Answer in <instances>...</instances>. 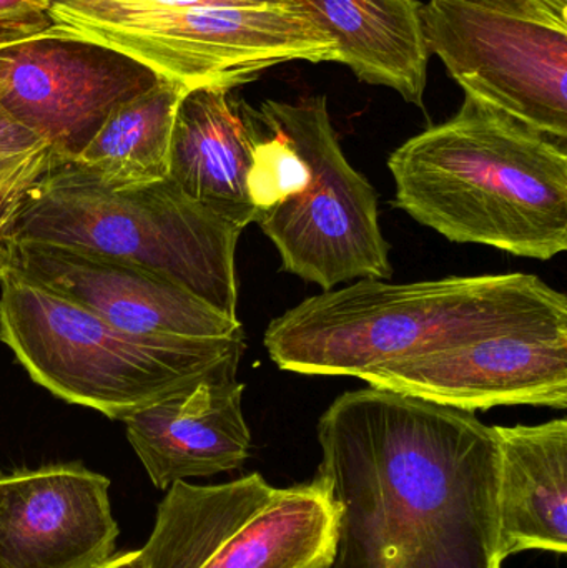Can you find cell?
Listing matches in <instances>:
<instances>
[{
	"instance_id": "6da1fadb",
	"label": "cell",
	"mask_w": 567,
	"mask_h": 568,
	"mask_svg": "<svg viewBox=\"0 0 567 568\" xmlns=\"http://www.w3.org/2000/svg\"><path fill=\"white\" fill-rule=\"evenodd\" d=\"M330 568H502L499 446L475 413L368 386L320 417Z\"/></svg>"
},
{
	"instance_id": "7a4b0ae2",
	"label": "cell",
	"mask_w": 567,
	"mask_h": 568,
	"mask_svg": "<svg viewBox=\"0 0 567 568\" xmlns=\"http://www.w3.org/2000/svg\"><path fill=\"white\" fill-rule=\"evenodd\" d=\"M395 206L449 242L522 258L567 250V146L465 95L392 153Z\"/></svg>"
},
{
	"instance_id": "3957f363",
	"label": "cell",
	"mask_w": 567,
	"mask_h": 568,
	"mask_svg": "<svg viewBox=\"0 0 567 568\" xmlns=\"http://www.w3.org/2000/svg\"><path fill=\"white\" fill-rule=\"evenodd\" d=\"M556 320H567L566 294L526 273L396 284L365 278L285 311L269 324L263 344L280 369L358 377L393 361Z\"/></svg>"
},
{
	"instance_id": "277c9868",
	"label": "cell",
	"mask_w": 567,
	"mask_h": 568,
	"mask_svg": "<svg viewBox=\"0 0 567 568\" xmlns=\"http://www.w3.org/2000/svg\"><path fill=\"white\" fill-rule=\"evenodd\" d=\"M0 284V341L23 369L53 396L113 420H125L209 377H236L245 353V337L125 333L12 272Z\"/></svg>"
},
{
	"instance_id": "5b68a950",
	"label": "cell",
	"mask_w": 567,
	"mask_h": 568,
	"mask_svg": "<svg viewBox=\"0 0 567 568\" xmlns=\"http://www.w3.org/2000/svg\"><path fill=\"white\" fill-rule=\"evenodd\" d=\"M243 230L193 202L170 179L107 190L53 155L29 190L12 242L85 250L142 266L236 316L235 253Z\"/></svg>"
},
{
	"instance_id": "8992f818",
	"label": "cell",
	"mask_w": 567,
	"mask_h": 568,
	"mask_svg": "<svg viewBox=\"0 0 567 568\" xmlns=\"http://www.w3.org/2000/svg\"><path fill=\"white\" fill-rule=\"evenodd\" d=\"M50 23L112 47L183 89L232 90L293 60L336 62L335 43L295 7L49 2Z\"/></svg>"
},
{
	"instance_id": "52a82bcc",
	"label": "cell",
	"mask_w": 567,
	"mask_h": 568,
	"mask_svg": "<svg viewBox=\"0 0 567 568\" xmlns=\"http://www.w3.org/2000/svg\"><path fill=\"white\" fill-rule=\"evenodd\" d=\"M335 547L322 477L279 489L253 473L219 486L172 484L140 559L143 568H330Z\"/></svg>"
},
{
	"instance_id": "ba28073f",
	"label": "cell",
	"mask_w": 567,
	"mask_h": 568,
	"mask_svg": "<svg viewBox=\"0 0 567 568\" xmlns=\"http://www.w3.org/2000/svg\"><path fill=\"white\" fill-rule=\"evenodd\" d=\"M253 113L286 135L310 170L303 190L255 219L279 250L283 270L323 291L355 280L392 278L378 193L346 160L326 97L266 100Z\"/></svg>"
},
{
	"instance_id": "9c48e42d",
	"label": "cell",
	"mask_w": 567,
	"mask_h": 568,
	"mask_svg": "<svg viewBox=\"0 0 567 568\" xmlns=\"http://www.w3.org/2000/svg\"><path fill=\"white\" fill-rule=\"evenodd\" d=\"M429 52L465 95L567 142V26L526 0H429Z\"/></svg>"
},
{
	"instance_id": "30bf717a",
	"label": "cell",
	"mask_w": 567,
	"mask_h": 568,
	"mask_svg": "<svg viewBox=\"0 0 567 568\" xmlns=\"http://www.w3.org/2000/svg\"><path fill=\"white\" fill-rule=\"evenodd\" d=\"M139 60L55 23L0 36V103L72 162L119 103L159 82Z\"/></svg>"
},
{
	"instance_id": "8fae6325",
	"label": "cell",
	"mask_w": 567,
	"mask_h": 568,
	"mask_svg": "<svg viewBox=\"0 0 567 568\" xmlns=\"http://www.w3.org/2000/svg\"><path fill=\"white\" fill-rule=\"evenodd\" d=\"M368 386L475 413L567 407V320L393 361L360 374Z\"/></svg>"
},
{
	"instance_id": "7c38bea8",
	"label": "cell",
	"mask_w": 567,
	"mask_h": 568,
	"mask_svg": "<svg viewBox=\"0 0 567 568\" xmlns=\"http://www.w3.org/2000/svg\"><path fill=\"white\" fill-rule=\"evenodd\" d=\"M9 272L140 336L180 339L245 337L230 316L182 284L142 266L85 250L12 242Z\"/></svg>"
},
{
	"instance_id": "4fadbf2b",
	"label": "cell",
	"mask_w": 567,
	"mask_h": 568,
	"mask_svg": "<svg viewBox=\"0 0 567 568\" xmlns=\"http://www.w3.org/2000/svg\"><path fill=\"white\" fill-rule=\"evenodd\" d=\"M110 480L82 464L0 474V568H102L119 526Z\"/></svg>"
},
{
	"instance_id": "5bb4252c",
	"label": "cell",
	"mask_w": 567,
	"mask_h": 568,
	"mask_svg": "<svg viewBox=\"0 0 567 568\" xmlns=\"http://www.w3.org/2000/svg\"><path fill=\"white\" fill-rule=\"evenodd\" d=\"M243 389L236 377H209L122 420L156 489L245 464L252 434L243 416Z\"/></svg>"
},
{
	"instance_id": "9a60e30c",
	"label": "cell",
	"mask_w": 567,
	"mask_h": 568,
	"mask_svg": "<svg viewBox=\"0 0 567 568\" xmlns=\"http://www.w3.org/2000/svg\"><path fill=\"white\" fill-rule=\"evenodd\" d=\"M256 139L252 109L235 103L230 90H186L173 122L169 179L183 195L245 230L256 219L246 189Z\"/></svg>"
},
{
	"instance_id": "2e32d148",
	"label": "cell",
	"mask_w": 567,
	"mask_h": 568,
	"mask_svg": "<svg viewBox=\"0 0 567 568\" xmlns=\"http://www.w3.org/2000/svg\"><path fill=\"white\" fill-rule=\"evenodd\" d=\"M499 556L567 552V420L495 426Z\"/></svg>"
},
{
	"instance_id": "e0dca14e",
	"label": "cell",
	"mask_w": 567,
	"mask_h": 568,
	"mask_svg": "<svg viewBox=\"0 0 567 568\" xmlns=\"http://www.w3.org/2000/svg\"><path fill=\"white\" fill-rule=\"evenodd\" d=\"M363 82L423 106L429 49L419 0H290Z\"/></svg>"
},
{
	"instance_id": "ac0fdd59",
	"label": "cell",
	"mask_w": 567,
	"mask_h": 568,
	"mask_svg": "<svg viewBox=\"0 0 567 568\" xmlns=\"http://www.w3.org/2000/svg\"><path fill=\"white\" fill-rule=\"evenodd\" d=\"M186 89L160 79L119 103L72 165L107 190L133 189L169 179L176 106Z\"/></svg>"
},
{
	"instance_id": "d6986e66",
	"label": "cell",
	"mask_w": 567,
	"mask_h": 568,
	"mask_svg": "<svg viewBox=\"0 0 567 568\" xmlns=\"http://www.w3.org/2000/svg\"><path fill=\"white\" fill-rule=\"evenodd\" d=\"M53 162L50 146L26 155L0 160V282L10 270L12 229L29 190L45 175Z\"/></svg>"
},
{
	"instance_id": "ffe728a7",
	"label": "cell",
	"mask_w": 567,
	"mask_h": 568,
	"mask_svg": "<svg viewBox=\"0 0 567 568\" xmlns=\"http://www.w3.org/2000/svg\"><path fill=\"white\" fill-rule=\"evenodd\" d=\"M47 0H0V36L49 26Z\"/></svg>"
},
{
	"instance_id": "44dd1931",
	"label": "cell",
	"mask_w": 567,
	"mask_h": 568,
	"mask_svg": "<svg viewBox=\"0 0 567 568\" xmlns=\"http://www.w3.org/2000/svg\"><path fill=\"white\" fill-rule=\"evenodd\" d=\"M49 146L32 130L17 122L0 103V160L26 155Z\"/></svg>"
},
{
	"instance_id": "7402d4cb",
	"label": "cell",
	"mask_w": 567,
	"mask_h": 568,
	"mask_svg": "<svg viewBox=\"0 0 567 568\" xmlns=\"http://www.w3.org/2000/svg\"><path fill=\"white\" fill-rule=\"evenodd\" d=\"M47 2H110L149 7H239V9L290 7V0H47Z\"/></svg>"
},
{
	"instance_id": "603a6c76",
	"label": "cell",
	"mask_w": 567,
	"mask_h": 568,
	"mask_svg": "<svg viewBox=\"0 0 567 568\" xmlns=\"http://www.w3.org/2000/svg\"><path fill=\"white\" fill-rule=\"evenodd\" d=\"M526 2L567 26V0H526Z\"/></svg>"
},
{
	"instance_id": "cb8c5ba5",
	"label": "cell",
	"mask_w": 567,
	"mask_h": 568,
	"mask_svg": "<svg viewBox=\"0 0 567 568\" xmlns=\"http://www.w3.org/2000/svg\"><path fill=\"white\" fill-rule=\"evenodd\" d=\"M102 568H143L140 550L113 556Z\"/></svg>"
}]
</instances>
